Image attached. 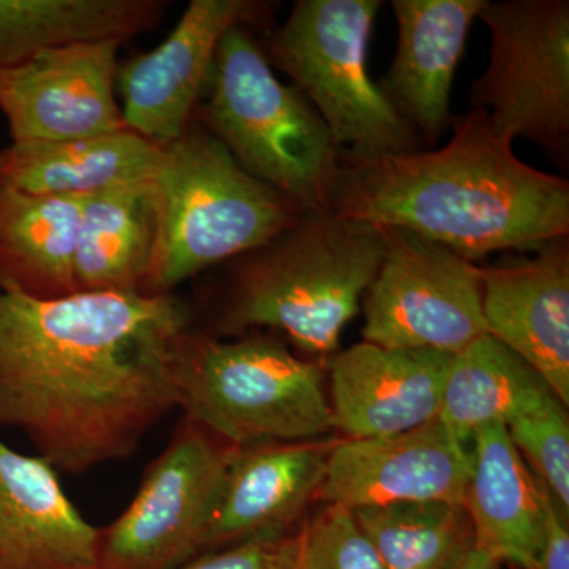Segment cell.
I'll return each mask as SVG.
<instances>
[{
  "label": "cell",
  "instance_id": "cell-1",
  "mask_svg": "<svg viewBox=\"0 0 569 569\" xmlns=\"http://www.w3.org/2000/svg\"><path fill=\"white\" fill-rule=\"evenodd\" d=\"M194 336L173 293L37 299L0 287V427L73 475L130 458L181 407Z\"/></svg>",
  "mask_w": 569,
  "mask_h": 569
},
{
  "label": "cell",
  "instance_id": "cell-2",
  "mask_svg": "<svg viewBox=\"0 0 569 569\" xmlns=\"http://www.w3.org/2000/svg\"><path fill=\"white\" fill-rule=\"evenodd\" d=\"M329 211L411 231L477 264L569 236V182L520 162L488 112L471 108L437 151H342Z\"/></svg>",
  "mask_w": 569,
  "mask_h": 569
},
{
  "label": "cell",
  "instance_id": "cell-3",
  "mask_svg": "<svg viewBox=\"0 0 569 569\" xmlns=\"http://www.w3.org/2000/svg\"><path fill=\"white\" fill-rule=\"evenodd\" d=\"M387 250L383 228L331 211H305L264 244L228 261L213 329L269 328L309 355L339 351Z\"/></svg>",
  "mask_w": 569,
  "mask_h": 569
},
{
  "label": "cell",
  "instance_id": "cell-4",
  "mask_svg": "<svg viewBox=\"0 0 569 569\" xmlns=\"http://www.w3.org/2000/svg\"><path fill=\"white\" fill-rule=\"evenodd\" d=\"M193 119L299 209L329 211L342 149L299 89L276 77L252 29L224 33Z\"/></svg>",
  "mask_w": 569,
  "mask_h": 569
},
{
  "label": "cell",
  "instance_id": "cell-5",
  "mask_svg": "<svg viewBox=\"0 0 569 569\" xmlns=\"http://www.w3.org/2000/svg\"><path fill=\"white\" fill-rule=\"evenodd\" d=\"M159 241L142 293H173L206 269L264 244L298 219L293 201L242 170L197 121L163 146L153 178Z\"/></svg>",
  "mask_w": 569,
  "mask_h": 569
},
{
  "label": "cell",
  "instance_id": "cell-6",
  "mask_svg": "<svg viewBox=\"0 0 569 569\" xmlns=\"http://www.w3.org/2000/svg\"><path fill=\"white\" fill-rule=\"evenodd\" d=\"M186 417L233 448L316 441L336 430L325 370L271 337L197 332L183 366Z\"/></svg>",
  "mask_w": 569,
  "mask_h": 569
},
{
  "label": "cell",
  "instance_id": "cell-7",
  "mask_svg": "<svg viewBox=\"0 0 569 569\" xmlns=\"http://www.w3.org/2000/svg\"><path fill=\"white\" fill-rule=\"evenodd\" d=\"M380 0H298L282 28L261 43L309 100L342 151L353 156L418 152V133L367 70Z\"/></svg>",
  "mask_w": 569,
  "mask_h": 569
},
{
  "label": "cell",
  "instance_id": "cell-8",
  "mask_svg": "<svg viewBox=\"0 0 569 569\" xmlns=\"http://www.w3.org/2000/svg\"><path fill=\"white\" fill-rule=\"evenodd\" d=\"M479 20L490 32V59L471 86L470 103L509 141H533L553 159L569 152V2L501 0Z\"/></svg>",
  "mask_w": 569,
  "mask_h": 569
},
{
  "label": "cell",
  "instance_id": "cell-9",
  "mask_svg": "<svg viewBox=\"0 0 569 569\" xmlns=\"http://www.w3.org/2000/svg\"><path fill=\"white\" fill-rule=\"evenodd\" d=\"M238 448L183 418L129 508L100 530V569H179L206 550Z\"/></svg>",
  "mask_w": 569,
  "mask_h": 569
},
{
  "label": "cell",
  "instance_id": "cell-10",
  "mask_svg": "<svg viewBox=\"0 0 569 569\" xmlns=\"http://www.w3.org/2000/svg\"><path fill=\"white\" fill-rule=\"evenodd\" d=\"M383 230V261L362 298L365 342L456 355L488 335L479 266L411 231Z\"/></svg>",
  "mask_w": 569,
  "mask_h": 569
},
{
  "label": "cell",
  "instance_id": "cell-11",
  "mask_svg": "<svg viewBox=\"0 0 569 569\" xmlns=\"http://www.w3.org/2000/svg\"><path fill=\"white\" fill-rule=\"evenodd\" d=\"M269 17L268 2L192 0L159 47L119 63L116 88L127 127L160 148L178 141L208 89L224 33L234 26L263 28Z\"/></svg>",
  "mask_w": 569,
  "mask_h": 569
},
{
  "label": "cell",
  "instance_id": "cell-12",
  "mask_svg": "<svg viewBox=\"0 0 569 569\" xmlns=\"http://www.w3.org/2000/svg\"><path fill=\"white\" fill-rule=\"evenodd\" d=\"M118 40L50 48L0 71L11 142L66 141L127 130L118 103Z\"/></svg>",
  "mask_w": 569,
  "mask_h": 569
},
{
  "label": "cell",
  "instance_id": "cell-13",
  "mask_svg": "<svg viewBox=\"0 0 569 569\" xmlns=\"http://www.w3.org/2000/svg\"><path fill=\"white\" fill-rule=\"evenodd\" d=\"M471 449L436 419L396 436L336 441L318 498L356 509L397 503H462Z\"/></svg>",
  "mask_w": 569,
  "mask_h": 569
},
{
  "label": "cell",
  "instance_id": "cell-14",
  "mask_svg": "<svg viewBox=\"0 0 569 569\" xmlns=\"http://www.w3.org/2000/svg\"><path fill=\"white\" fill-rule=\"evenodd\" d=\"M479 266V264H478ZM488 335L569 403V236L479 266Z\"/></svg>",
  "mask_w": 569,
  "mask_h": 569
},
{
  "label": "cell",
  "instance_id": "cell-15",
  "mask_svg": "<svg viewBox=\"0 0 569 569\" xmlns=\"http://www.w3.org/2000/svg\"><path fill=\"white\" fill-rule=\"evenodd\" d=\"M452 355L361 342L328 361L332 421L348 440L396 436L440 417Z\"/></svg>",
  "mask_w": 569,
  "mask_h": 569
},
{
  "label": "cell",
  "instance_id": "cell-16",
  "mask_svg": "<svg viewBox=\"0 0 569 569\" xmlns=\"http://www.w3.org/2000/svg\"><path fill=\"white\" fill-rule=\"evenodd\" d=\"M99 545L56 468L0 440V569H100Z\"/></svg>",
  "mask_w": 569,
  "mask_h": 569
},
{
  "label": "cell",
  "instance_id": "cell-17",
  "mask_svg": "<svg viewBox=\"0 0 569 569\" xmlns=\"http://www.w3.org/2000/svg\"><path fill=\"white\" fill-rule=\"evenodd\" d=\"M488 0H392L397 50L381 92L417 133L436 142L451 121V89L468 31Z\"/></svg>",
  "mask_w": 569,
  "mask_h": 569
},
{
  "label": "cell",
  "instance_id": "cell-18",
  "mask_svg": "<svg viewBox=\"0 0 569 569\" xmlns=\"http://www.w3.org/2000/svg\"><path fill=\"white\" fill-rule=\"evenodd\" d=\"M336 441L238 448L224 475L206 550L291 531L318 498Z\"/></svg>",
  "mask_w": 569,
  "mask_h": 569
},
{
  "label": "cell",
  "instance_id": "cell-19",
  "mask_svg": "<svg viewBox=\"0 0 569 569\" xmlns=\"http://www.w3.org/2000/svg\"><path fill=\"white\" fill-rule=\"evenodd\" d=\"M545 485L520 456L507 426L489 425L475 432L463 497L475 548L531 569L545 533Z\"/></svg>",
  "mask_w": 569,
  "mask_h": 569
},
{
  "label": "cell",
  "instance_id": "cell-20",
  "mask_svg": "<svg viewBox=\"0 0 569 569\" xmlns=\"http://www.w3.org/2000/svg\"><path fill=\"white\" fill-rule=\"evenodd\" d=\"M163 148L127 129L66 141L11 142L0 151V183L32 194L91 197L156 178Z\"/></svg>",
  "mask_w": 569,
  "mask_h": 569
},
{
  "label": "cell",
  "instance_id": "cell-21",
  "mask_svg": "<svg viewBox=\"0 0 569 569\" xmlns=\"http://www.w3.org/2000/svg\"><path fill=\"white\" fill-rule=\"evenodd\" d=\"M84 200L0 183V287L37 299L77 293L73 263Z\"/></svg>",
  "mask_w": 569,
  "mask_h": 569
},
{
  "label": "cell",
  "instance_id": "cell-22",
  "mask_svg": "<svg viewBox=\"0 0 569 569\" xmlns=\"http://www.w3.org/2000/svg\"><path fill=\"white\" fill-rule=\"evenodd\" d=\"M159 241L152 181L86 197L73 277L77 291H141Z\"/></svg>",
  "mask_w": 569,
  "mask_h": 569
},
{
  "label": "cell",
  "instance_id": "cell-23",
  "mask_svg": "<svg viewBox=\"0 0 569 569\" xmlns=\"http://www.w3.org/2000/svg\"><path fill=\"white\" fill-rule=\"evenodd\" d=\"M167 6L163 0H0V71L50 48L127 43L157 28Z\"/></svg>",
  "mask_w": 569,
  "mask_h": 569
},
{
  "label": "cell",
  "instance_id": "cell-24",
  "mask_svg": "<svg viewBox=\"0 0 569 569\" xmlns=\"http://www.w3.org/2000/svg\"><path fill=\"white\" fill-rule=\"evenodd\" d=\"M557 397L519 355L486 335L452 355L440 419L462 443L481 427L509 426Z\"/></svg>",
  "mask_w": 569,
  "mask_h": 569
},
{
  "label": "cell",
  "instance_id": "cell-25",
  "mask_svg": "<svg viewBox=\"0 0 569 569\" xmlns=\"http://www.w3.org/2000/svg\"><path fill=\"white\" fill-rule=\"evenodd\" d=\"M351 512L383 569H456L475 548L462 503L422 501Z\"/></svg>",
  "mask_w": 569,
  "mask_h": 569
},
{
  "label": "cell",
  "instance_id": "cell-26",
  "mask_svg": "<svg viewBox=\"0 0 569 569\" xmlns=\"http://www.w3.org/2000/svg\"><path fill=\"white\" fill-rule=\"evenodd\" d=\"M535 477L563 512H569V421L567 406L552 397L507 427Z\"/></svg>",
  "mask_w": 569,
  "mask_h": 569
},
{
  "label": "cell",
  "instance_id": "cell-27",
  "mask_svg": "<svg viewBox=\"0 0 569 569\" xmlns=\"http://www.w3.org/2000/svg\"><path fill=\"white\" fill-rule=\"evenodd\" d=\"M296 563L301 569H383L353 512L339 505H328L298 531Z\"/></svg>",
  "mask_w": 569,
  "mask_h": 569
},
{
  "label": "cell",
  "instance_id": "cell-28",
  "mask_svg": "<svg viewBox=\"0 0 569 569\" xmlns=\"http://www.w3.org/2000/svg\"><path fill=\"white\" fill-rule=\"evenodd\" d=\"M298 556V533L268 535L204 553L179 569H290Z\"/></svg>",
  "mask_w": 569,
  "mask_h": 569
},
{
  "label": "cell",
  "instance_id": "cell-29",
  "mask_svg": "<svg viewBox=\"0 0 569 569\" xmlns=\"http://www.w3.org/2000/svg\"><path fill=\"white\" fill-rule=\"evenodd\" d=\"M531 569H569L568 515L548 489L545 498V533Z\"/></svg>",
  "mask_w": 569,
  "mask_h": 569
},
{
  "label": "cell",
  "instance_id": "cell-30",
  "mask_svg": "<svg viewBox=\"0 0 569 569\" xmlns=\"http://www.w3.org/2000/svg\"><path fill=\"white\" fill-rule=\"evenodd\" d=\"M500 563L501 561L493 557L492 553L473 548L456 569H498Z\"/></svg>",
  "mask_w": 569,
  "mask_h": 569
},
{
  "label": "cell",
  "instance_id": "cell-31",
  "mask_svg": "<svg viewBox=\"0 0 569 569\" xmlns=\"http://www.w3.org/2000/svg\"><path fill=\"white\" fill-rule=\"evenodd\" d=\"M290 569H301V568H299V567H298V563H296V561H295L293 567H291Z\"/></svg>",
  "mask_w": 569,
  "mask_h": 569
}]
</instances>
